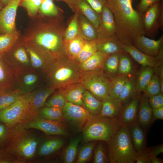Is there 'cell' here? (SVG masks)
Instances as JSON below:
<instances>
[{"label":"cell","mask_w":163,"mask_h":163,"mask_svg":"<svg viewBox=\"0 0 163 163\" xmlns=\"http://www.w3.org/2000/svg\"><path fill=\"white\" fill-rule=\"evenodd\" d=\"M106 5L113 14L116 36L121 43L133 45L136 37L145 35L142 15L133 8L132 0H106Z\"/></svg>","instance_id":"1"},{"label":"cell","mask_w":163,"mask_h":163,"mask_svg":"<svg viewBox=\"0 0 163 163\" xmlns=\"http://www.w3.org/2000/svg\"><path fill=\"white\" fill-rule=\"evenodd\" d=\"M40 25L28 37V43L52 58L64 57L66 53L64 26L57 21Z\"/></svg>","instance_id":"2"},{"label":"cell","mask_w":163,"mask_h":163,"mask_svg":"<svg viewBox=\"0 0 163 163\" xmlns=\"http://www.w3.org/2000/svg\"><path fill=\"white\" fill-rule=\"evenodd\" d=\"M12 129L11 138L4 149L16 156L21 163L31 160L37 152L41 142V138L21 124Z\"/></svg>","instance_id":"3"},{"label":"cell","mask_w":163,"mask_h":163,"mask_svg":"<svg viewBox=\"0 0 163 163\" xmlns=\"http://www.w3.org/2000/svg\"><path fill=\"white\" fill-rule=\"evenodd\" d=\"M120 118H109L91 115L83 129L82 139L85 142L109 141L122 125Z\"/></svg>","instance_id":"4"},{"label":"cell","mask_w":163,"mask_h":163,"mask_svg":"<svg viewBox=\"0 0 163 163\" xmlns=\"http://www.w3.org/2000/svg\"><path fill=\"white\" fill-rule=\"evenodd\" d=\"M129 125H122L108 142V158L111 163H134L137 154L129 131Z\"/></svg>","instance_id":"5"},{"label":"cell","mask_w":163,"mask_h":163,"mask_svg":"<svg viewBox=\"0 0 163 163\" xmlns=\"http://www.w3.org/2000/svg\"><path fill=\"white\" fill-rule=\"evenodd\" d=\"M56 59L49 69L53 87H62L81 81L82 74L74 63L63 57Z\"/></svg>","instance_id":"6"},{"label":"cell","mask_w":163,"mask_h":163,"mask_svg":"<svg viewBox=\"0 0 163 163\" xmlns=\"http://www.w3.org/2000/svg\"><path fill=\"white\" fill-rule=\"evenodd\" d=\"M24 94L13 104L0 111V121L12 128L24 123L34 113Z\"/></svg>","instance_id":"7"},{"label":"cell","mask_w":163,"mask_h":163,"mask_svg":"<svg viewBox=\"0 0 163 163\" xmlns=\"http://www.w3.org/2000/svg\"><path fill=\"white\" fill-rule=\"evenodd\" d=\"M82 74V83L95 97L102 101L109 95L110 80L102 69L86 72Z\"/></svg>","instance_id":"8"},{"label":"cell","mask_w":163,"mask_h":163,"mask_svg":"<svg viewBox=\"0 0 163 163\" xmlns=\"http://www.w3.org/2000/svg\"><path fill=\"white\" fill-rule=\"evenodd\" d=\"M142 21L145 35L154 38L159 29L163 30V2L150 7L142 14Z\"/></svg>","instance_id":"9"},{"label":"cell","mask_w":163,"mask_h":163,"mask_svg":"<svg viewBox=\"0 0 163 163\" xmlns=\"http://www.w3.org/2000/svg\"><path fill=\"white\" fill-rule=\"evenodd\" d=\"M21 125L25 129H38L47 135H65L68 133L66 129L60 122L43 118L37 113H34Z\"/></svg>","instance_id":"10"},{"label":"cell","mask_w":163,"mask_h":163,"mask_svg":"<svg viewBox=\"0 0 163 163\" xmlns=\"http://www.w3.org/2000/svg\"><path fill=\"white\" fill-rule=\"evenodd\" d=\"M62 110L64 120L78 130L83 129L91 115L82 106L68 102H66Z\"/></svg>","instance_id":"11"},{"label":"cell","mask_w":163,"mask_h":163,"mask_svg":"<svg viewBox=\"0 0 163 163\" xmlns=\"http://www.w3.org/2000/svg\"><path fill=\"white\" fill-rule=\"evenodd\" d=\"M123 50L142 66L155 67L163 64V48L158 55L153 56L145 54L137 49L133 45L121 43Z\"/></svg>","instance_id":"12"},{"label":"cell","mask_w":163,"mask_h":163,"mask_svg":"<svg viewBox=\"0 0 163 163\" xmlns=\"http://www.w3.org/2000/svg\"><path fill=\"white\" fill-rule=\"evenodd\" d=\"M98 42L116 36L117 28L113 14L106 6L100 15V22L97 29Z\"/></svg>","instance_id":"13"},{"label":"cell","mask_w":163,"mask_h":163,"mask_svg":"<svg viewBox=\"0 0 163 163\" xmlns=\"http://www.w3.org/2000/svg\"><path fill=\"white\" fill-rule=\"evenodd\" d=\"M21 0H12L0 11V34L16 31L15 20L17 8Z\"/></svg>","instance_id":"14"},{"label":"cell","mask_w":163,"mask_h":163,"mask_svg":"<svg viewBox=\"0 0 163 163\" xmlns=\"http://www.w3.org/2000/svg\"><path fill=\"white\" fill-rule=\"evenodd\" d=\"M133 45L145 54L156 56L163 48V34L156 40L146 37L145 35L139 36L135 39Z\"/></svg>","instance_id":"15"},{"label":"cell","mask_w":163,"mask_h":163,"mask_svg":"<svg viewBox=\"0 0 163 163\" xmlns=\"http://www.w3.org/2000/svg\"><path fill=\"white\" fill-rule=\"evenodd\" d=\"M136 119L138 123L144 129H147L153 121L152 108L148 97L144 94L140 95Z\"/></svg>","instance_id":"16"},{"label":"cell","mask_w":163,"mask_h":163,"mask_svg":"<svg viewBox=\"0 0 163 163\" xmlns=\"http://www.w3.org/2000/svg\"><path fill=\"white\" fill-rule=\"evenodd\" d=\"M55 89L53 87L24 94L31 110L34 113H37L44 106L48 97L53 92Z\"/></svg>","instance_id":"17"},{"label":"cell","mask_w":163,"mask_h":163,"mask_svg":"<svg viewBox=\"0 0 163 163\" xmlns=\"http://www.w3.org/2000/svg\"><path fill=\"white\" fill-rule=\"evenodd\" d=\"M101 101V110L98 115L109 118H120L124 107L118 99L109 95Z\"/></svg>","instance_id":"18"},{"label":"cell","mask_w":163,"mask_h":163,"mask_svg":"<svg viewBox=\"0 0 163 163\" xmlns=\"http://www.w3.org/2000/svg\"><path fill=\"white\" fill-rule=\"evenodd\" d=\"M78 23V35L86 41L97 40L96 28L79 11Z\"/></svg>","instance_id":"19"},{"label":"cell","mask_w":163,"mask_h":163,"mask_svg":"<svg viewBox=\"0 0 163 163\" xmlns=\"http://www.w3.org/2000/svg\"><path fill=\"white\" fill-rule=\"evenodd\" d=\"M136 78L134 75L129 76L120 91L118 99L124 107L138 94L136 88Z\"/></svg>","instance_id":"20"},{"label":"cell","mask_w":163,"mask_h":163,"mask_svg":"<svg viewBox=\"0 0 163 163\" xmlns=\"http://www.w3.org/2000/svg\"><path fill=\"white\" fill-rule=\"evenodd\" d=\"M140 94L137 95L125 106L120 118L122 124L129 125L136 121Z\"/></svg>","instance_id":"21"},{"label":"cell","mask_w":163,"mask_h":163,"mask_svg":"<svg viewBox=\"0 0 163 163\" xmlns=\"http://www.w3.org/2000/svg\"><path fill=\"white\" fill-rule=\"evenodd\" d=\"M129 131L133 147L137 152L145 149V135L142 128L136 121L129 125Z\"/></svg>","instance_id":"22"},{"label":"cell","mask_w":163,"mask_h":163,"mask_svg":"<svg viewBox=\"0 0 163 163\" xmlns=\"http://www.w3.org/2000/svg\"><path fill=\"white\" fill-rule=\"evenodd\" d=\"M86 89L82 83L77 84L70 85L62 93L67 102L82 106V95Z\"/></svg>","instance_id":"23"},{"label":"cell","mask_w":163,"mask_h":163,"mask_svg":"<svg viewBox=\"0 0 163 163\" xmlns=\"http://www.w3.org/2000/svg\"><path fill=\"white\" fill-rule=\"evenodd\" d=\"M65 141L61 139H51L40 143L37 152L40 156L50 155L57 151L64 145Z\"/></svg>","instance_id":"24"},{"label":"cell","mask_w":163,"mask_h":163,"mask_svg":"<svg viewBox=\"0 0 163 163\" xmlns=\"http://www.w3.org/2000/svg\"><path fill=\"white\" fill-rule=\"evenodd\" d=\"M108 56L97 51L88 59L80 63V68L85 72L102 69Z\"/></svg>","instance_id":"25"},{"label":"cell","mask_w":163,"mask_h":163,"mask_svg":"<svg viewBox=\"0 0 163 163\" xmlns=\"http://www.w3.org/2000/svg\"><path fill=\"white\" fill-rule=\"evenodd\" d=\"M83 107L91 115L97 116L101 111L102 101L95 97L89 91L86 90L82 95Z\"/></svg>","instance_id":"26"},{"label":"cell","mask_w":163,"mask_h":163,"mask_svg":"<svg viewBox=\"0 0 163 163\" xmlns=\"http://www.w3.org/2000/svg\"><path fill=\"white\" fill-rule=\"evenodd\" d=\"M97 51L107 55L123 52L121 43L116 36L108 38L104 41L98 42Z\"/></svg>","instance_id":"27"},{"label":"cell","mask_w":163,"mask_h":163,"mask_svg":"<svg viewBox=\"0 0 163 163\" xmlns=\"http://www.w3.org/2000/svg\"><path fill=\"white\" fill-rule=\"evenodd\" d=\"M123 52L108 55L103 64L102 69L104 72H105V74L107 77H109L110 80L119 75V57Z\"/></svg>","instance_id":"28"},{"label":"cell","mask_w":163,"mask_h":163,"mask_svg":"<svg viewBox=\"0 0 163 163\" xmlns=\"http://www.w3.org/2000/svg\"><path fill=\"white\" fill-rule=\"evenodd\" d=\"M154 74L153 68L143 66L136 78V88L138 94L143 91Z\"/></svg>","instance_id":"29"},{"label":"cell","mask_w":163,"mask_h":163,"mask_svg":"<svg viewBox=\"0 0 163 163\" xmlns=\"http://www.w3.org/2000/svg\"><path fill=\"white\" fill-rule=\"evenodd\" d=\"M26 45V51L30 56V63L32 67L35 69H40L45 66L46 63L45 59L48 56L29 43Z\"/></svg>","instance_id":"30"},{"label":"cell","mask_w":163,"mask_h":163,"mask_svg":"<svg viewBox=\"0 0 163 163\" xmlns=\"http://www.w3.org/2000/svg\"><path fill=\"white\" fill-rule=\"evenodd\" d=\"M79 11L97 28L100 22L99 15L85 0H81L78 5Z\"/></svg>","instance_id":"31"},{"label":"cell","mask_w":163,"mask_h":163,"mask_svg":"<svg viewBox=\"0 0 163 163\" xmlns=\"http://www.w3.org/2000/svg\"><path fill=\"white\" fill-rule=\"evenodd\" d=\"M82 139V136L78 135L73 138L65 149L63 159L65 163H72L75 160L79 142Z\"/></svg>","instance_id":"32"},{"label":"cell","mask_w":163,"mask_h":163,"mask_svg":"<svg viewBox=\"0 0 163 163\" xmlns=\"http://www.w3.org/2000/svg\"><path fill=\"white\" fill-rule=\"evenodd\" d=\"M37 114L40 117L47 120L61 122L64 120L61 109L45 107L40 109Z\"/></svg>","instance_id":"33"},{"label":"cell","mask_w":163,"mask_h":163,"mask_svg":"<svg viewBox=\"0 0 163 163\" xmlns=\"http://www.w3.org/2000/svg\"><path fill=\"white\" fill-rule=\"evenodd\" d=\"M85 40L77 35L72 40L65 43L66 53L72 59H76L82 49Z\"/></svg>","instance_id":"34"},{"label":"cell","mask_w":163,"mask_h":163,"mask_svg":"<svg viewBox=\"0 0 163 163\" xmlns=\"http://www.w3.org/2000/svg\"><path fill=\"white\" fill-rule=\"evenodd\" d=\"M129 76L118 75L110 80L109 88L110 96L118 99L123 86Z\"/></svg>","instance_id":"35"},{"label":"cell","mask_w":163,"mask_h":163,"mask_svg":"<svg viewBox=\"0 0 163 163\" xmlns=\"http://www.w3.org/2000/svg\"><path fill=\"white\" fill-rule=\"evenodd\" d=\"M97 40H85L82 49L76 58L80 63L88 59L97 51Z\"/></svg>","instance_id":"36"},{"label":"cell","mask_w":163,"mask_h":163,"mask_svg":"<svg viewBox=\"0 0 163 163\" xmlns=\"http://www.w3.org/2000/svg\"><path fill=\"white\" fill-rule=\"evenodd\" d=\"M130 56L124 51L120 55L118 74L129 76L133 71V66Z\"/></svg>","instance_id":"37"},{"label":"cell","mask_w":163,"mask_h":163,"mask_svg":"<svg viewBox=\"0 0 163 163\" xmlns=\"http://www.w3.org/2000/svg\"><path fill=\"white\" fill-rule=\"evenodd\" d=\"M23 94L18 90L0 93V111L13 104Z\"/></svg>","instance_id":"38"},{"label":"cell","mask_w":163,"mask_h":163,"mask_svg":"<svg viewBox=\"0 0 163 163\" xmlns=\"http://www.w3.org/2000/svg\"><path fill=\"white\" fill-rule=\"evenodd\" d=\"M18 31L0 34V52H4L11 48L16 42L19 36Z\"/></svg>","instance_id":"39"},{"label":"cell","mask_w":163,"mask_h":163,"mask_svg":"<svg viewBox=\"0 0 163 163\" xmlns=\"http://www.w3.org/2000/svg\"><path fill=\"white\" fill-rule=\"evenodd\" d=\"M79 12L78 10L75 12L72 20L66 29L64 34L65 43L72 40L78 35Z\"/></svg>","instance_id":"40"},{"label":"cell","mask_w":163,"mask_h":163,"mask_svg":"<svg viewBox=\"0 0 163 163\" xmlns=\"http://www.w3.org/2000/svg\"><path fill=\"white\" fill-rule=\"evenodd\" d=\"M96 142L94 141L87 142L80 149L78 154L77 163H85L90 159Z\"/></svg>","instance_id":"41"},{"label":"cell","mask_w":163,"mask_h":163,"mask_svg":"<svg viewBox=\"0 0 163 163\" xmlns=\"http://www.w3.org/2000/svg\"><path fill=\"white\" fill-rule=\"evenodd\" d=\"M143 92L148 98L161 92L160 79L157 75L154 74Z\"/></svg>","instance_id":"42"},{"label":"cell","mask_w":163,"mask_h":163,"mask_svg":"<svg viewBox=\"0 0 163 163\" xmlns=\"http://www.w3.org/2000/svg\"><path fill=\"white\" fill-rule=\"evenodd\" d=\"M39 11L42 14L48 16H57L59 11L53 0H43Z\"/></svg>","instance_id":"43"},{"label":"cell","mask_w":163,"mask_h":163,"mask_svg":"<svg viewBox=\"0 0 163 163\" xmlns=\"http://www.w3.org/2000/svg\"><path fill=\"white\" fill-rule=\"evenodd\" d=\"M12 135V128L0 121V149H4L6 147Z\"/></svg>","instance_id":"44"},{"label":"cell","mask_w":163,"mask_h":163,"mask_svg":"<svg viewBox=\"0 0 163 163\" xmlns=\"http://www.w3.org/2000/svg\"><path fill=\"white\" fill-rule=\"evenodd\" d=\"M43 0H21L19 5L26 9L29 15L35 16L39 11Z\"/></svg>","instance_id":"45"},{"label":"cell","mask_w":163,"mask_h":163,"mask_svg":"<svg viewBox=\"0 0 163 163\" xmlns=\"http://www.w3.org/2000/svg\"><path fill=\"white\" fill-rule=\"evenodd\" d=\"M66 102L63 93H59L54 94L47 100L44 106L45 107H55L62 109Z\"/></svg>","instance_id":"46"},{"label":"cell","mask_w":163,"mask_h":163,"mask_svg":"<svg viewBox=\"0 0 163 163\" xmlns=\"http://www.w3.org/2000/svg\"><path fill=\"white\" fill-rule=\"evenodd\" d=\"M109 161L108 157L106 154L105 149L103 144L99 143L95 149L93 159L94 163H105Z\"/></svg>","instance_id":"47"},{"label":"cell","mask_w":163,"mask_h":163,"mask_svg":"<svg viewBox=\"0 0 163 163\" xmlns=\"http://www.w3.org/2000/svg\"><path fill=\"white\" fill-rule=\"evenodd\" d=\"M7 70L0 59V84L10 83L14 80V75Z\"/></svg>","instance_id":"48"},{"label":"cell","mask_w":163,"mask_h":163,"mask_svg":"<svg viewBox=\"0 0 163 163\" xmlns=\"http://www.w3.org/2000/svg\"><path fill=\"white\" fill-rule=\"evenodd\" d=\"M13 56L16 60L22 64L27 65L29 63L27 52L23 47L17 48L13 53Z\"/></svg>","instance_id":"49"},{"label":"cell","mask_w":163,"mask_h":163,"mask_svg":"<svg viewBox=\"0 0 163 163\" xmlns=\"http://www.w3.org/2000/svg\"><path fill=\"white\" fill-rule=\"evenodd\" d=\"M21 163L14 155L8 152L5 149H0V163Z\"/></svg>","instance_id":"50"},{"label":"cell","mask_w":163,"mask_h":163,"mask_svg":"<svg viewBox=\"0 0 163 163\" xmlns=\"http://www.w3.org/2000/svg\"><path fill=\"white\" fill-rule=\"evenodd\" d=\"M163 0H140L136 6V11L139 13L143 14L151 6Z\"/></svg>","instance_id":"51"},{"label":"cell","mask_w":163,"mask_h":163,"mask_svg":"<svg viewBox=\"0 0 163 163\" xmlns=\"http://www.w3.org/2000/svg\"><path fill=\"white\" fill-rule=\"evenodd\" d=\"M149 104L152 109L163 106V93H159L148 98Z\"/></svg>","instance_id":"52"},{"label":"cell","mask_w":163,"mask_h":163,"mask_svg":"<svg viewBox=\"0 0 163 163\" xmlns=\"http://www.w3.org/2000/svg\"><path fill=\"white\" fill-rule=\"evenodd\" d=\"M99 15L106 5V0H85Z\"/></svg>","instance_id":"53"},{"label":"cell","mask_w":163,"mask_h":163,"mask_svg":"<svg viewBox=\"0 0 163 163\" xmlns=\"http://www.w3.org/2000/svg\"><path fill=\"white\" fill-rule=\"evenodd\" d=\"M136 163H151L148 148L137 152L135 159Z\"/></svg>","instance_id":"54"},{"label":"cell","mask_w":163,"mask_h":163,"mask_svg":"<svg viewBox=\"0 0 163 163\" xmlns=\"http://www.w3.org/2000/svg\"><path fill=\"white\" fill-rule=\"evenodd\" d=\"M37 80V77L35 74H27L24 75L23 81L24 85L26 86H31L34 85Z\"/></svg>","instance_id":"55"},{"label":"cell","mask_w":163,"mask_h":163,"mask_svg":"<svg viewBox=\"0 0 163 163\" xmlns=\"http://www.w3.org/2000/svg\"><path fill=\"white\" fill-rule=\"evenodd\" d=\"M63 1L66 3L75 13L78 10V5L81 0H56Z\"/></svg>","instance_id":"56"},{"label":"cell","mask_w":163,"mask_h":163,"mask_svg":"<svg viewBox=\"0 0 163 163\" xmlns=\"http://www.w3.org/2000/svg\"><path fill=\"white\" fill-rule=\"evenodd\" d=\"M153 121L155 120L163 119V106L152 109Z\"/></svg>","instance_id":"57"},{"label":"cell","mask_w":163,"mask_h":163,"mask_svg":"<svg viewBox=\"0 0 163 163\" xmlns=\"http://www.w3.org/2000/svg\"><path fill=\"white\" fill-rule=\"evenodd\" d=\"M150 150L154 155L157 157L163 152V145L161 144L155 146L152 148Z\"/></svg>","instance_id":"58"},{"label":"cell","mask_w":163,"mask_h":163,"mask_svg":"<svg viewBox=\"0 0 163 163\" xmlns=\"http://www.w3.org/2000/svg\"><path fill=\"white\" fill-rule=\"evenodd\" d=\"M153 68L154 74L157 75L160 79H163V64Z\"/></svg>","instance_id":"59"},{"label":"cell","mask_w":163,"mask_h":163,"mask_svg":"<svg viewBox=\"0 0 163 163\" xmlns=\"http://www.w3.org/2000/svg\"><path fill=\"white\" fill-rule=\"evenodd\" d=\"M149 154L150 158L151 163H162V161L159 158L154 155L152 153L150 149L148 148Z\"/></svg>","instance_id":"60"},{"label":"cell","mask_w":163,"mask_h":163,"mask_svg":"<svg viewBox=\"0 0 163 163\" xmlns=\"http://www.w3.org/2000/svg\"><path fill=\"white\" fill-rule=\"evenodd\" d=\"M12 0H0V2H1L3 5L5 6Z\"/></svg>","instance_id":"61"},{"label":"cell","mask_w":163,"mask_h":163,"mask_svg":"<svg viewBox=\"0 0 163 163\" xmlns=\"http://www.w3.org/2000/svg\"><path fill=\"white\" fill-rule=\"evenodd\" d=\"M3 5L1 3V2H0V11H1V10L3 8Z\"/></svg>","instance_id":"62"},{"label":"cell","mask_w":163,"mask_h":163,"mask_svg":"<svg viewBox=\"0 0 163 163\" xmlns=\"http://www.w3.org/2000/svg\"><path fill=\"white\" fill-rule=\"evenodd\" d=\"M136 0V1H137V0Z\"/></svg>","instance_id":"63"}]
</instances>
